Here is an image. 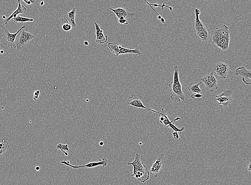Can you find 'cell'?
I'll use <instances>...</instances> for the list:
<instances>
[{"instance_id":"cell-1","label":"cell","mask_w":251,"mask_h":185,"mask_svg":"<svg viewBox=\"0 0 251 185\" xmlns=\"http://www.w3.org/2000/svg\"><path fill=\"white\" fill-rule=\"evenodd\" d=\"M196 19L193 23V28L196 38L202 43H207L211 38V33L205 24L200 20L199 16L201 11L198 8L194 9Z\"/></svg>"},{"instance_id":"cell-2","label":"cell","mask_w":251,"mask_h":185,"mask_svg":"<svg viewBox=\"0 0 251 185\" xmlns=\"http://www.w3.org/2000/svg\"><path fill=\"white\" fill-rule=\"evenodd\" d=\"M168 87L172 100L176 103L179 102L181 101H185V97L182 90V86L179 80L177 65L174 67L173 81L169 84Z\"/></svg>"},{"instance_id":"cell-3","label":"cell","mask_w":251,"mask_h":185,"mask_svg":"<svg viewBox=\"0 0 251 185\" xmlns=\"http://www.w3.org/2000/svg\"><path fill=\"white\" fill-rule=\"evenodd\" d=\"M128 165H132L133 167L131 177H134L138 181L143 183L149 178V172L147 166L141 162V155L136 154L135 160L132 162H128Z\"/></svg>"},{"instance_id":"cell-4","label":"cell","mask_w":251,"mask_h":185,"mask_svg":"<svg viewBox=\"0 0 251 185\" xmlns=\"http://www.w3.org/2000/svg\"><path fill=\"white\" fill-rule=\"evenodd\" d=\"M25 26H24L14 34L11 33L8 30L6 29L1 36L0 44L1 48L4 49H8L11 48L15 49L17 48L16 37L20 31L25 29Z\"/></svg>"},{"instance_id":"cell-5","label":"cell","mask_w":251,"mask_h":185,"mask_svg":"<svg viewBox=\"0 0 251 185\" xmlns=\"http://www.w3.org/2000/svg\"><path fill=\"white\" fill-rule=\"evenodd\" d=\"M107 46L111 52L117 57L122 54H136L137 56H140L142 54L140 50L138 48L129 49L123 47L115 41L108 43Z\"/></svg>"},{"instance_id":"cell-6","label":"cell","mask_w":251,"mask_h":185,"mask_svg":"<svg viewBox=\"0 0 251 185\" xmlns=\"http://www.w3.org/2000/svg\"><path fill=\"white\" fill-rule=\"evenodd\" d=\"M165 163L164 154H161L158 156L155 162L153 164L150 169L151 175L156 178L162 175Z\"/></svg>"},{"instance_id":"cell-7","label":"cell","mask_w":251,"mask_h":185,"mask_svg":"<svg viewBox=\"0 0 251 185\" xmlns=\"http://www.w3.org/2000/svg\"><path fill=\"white\" fill-rule=\"evenodd\" d=\"M225 38H230L229 29L226 25L216 28L211 34L210 41L212 43Z\"/></svg>"},{"instance_id":"cell-8","label":"cell","mask_w":251,"mask_h":185,"mask_svg":"<svg viewBox=\"0 0 251 185\" xmlns=\"http://www.w3.org/2000/svg\"><path fill=\"white\" fill-rule=\"evenodd\" d=\"M200 80L202 82L204 83L205 89L207 91L212 92L218 88L217 80L213 72L205 75L203 78H201Z\"/></svg>"},{"instance_id":"cell-9","label":"cell","mask_w":251,"mask_h":185,"mask_svg":"<svg viewBox=\"0 0 251 185\" xmlns=\"http://www.w3.org/2000/svg\"><path fill=\"white\" fill-rule=\"evenodd\" d=\"M127 103L128 105L138 108L147 109L154 113L159 114L160 112L153 109L148 108L143 104L142 102V97L139 94H133L128 98L127 100Z\"/></svg>"},{"instance_id":"cell-10","label":"cell","mask_w":251,"mask_h":185,"mask_svg":"<svg viewBox=\"0 0 251 185\" xmlns=\"http://www.w3.org/2000/svg\"><path fill=\"white\" fill-rule=\"evenodd\" d=\"M35 37L31 33L22 30L20 37L16 43V47L18 50H22Z\"/></svg>"},{"instance_id":"cell-11","label":"cell","mask_w":251,"mask_h":185,"mask_svg":"<svg viewBox=\"0 0 251 185\" xmlns=\"http://www.w3.org/2000/svg\"><path fill=\"white\" fill-rule=\"evenodd\" d=\"M233 91L231 89L226 90L222 93L216 96V100L218 104L226 107L231 105L232 101Z\"/></svg>"},{"instance_id":"cell-12","label":"cell","mask_w":251,"mask_h":185,"mask_svg":"<svg viewBox=\"0 0 251 185\" xmlns=\"http://www.w3.org/2000/svg\"><path fill=\"white\" fill-rule=\"evenodd\" d=\"M61 163L64 164L67 166L72 167L74 169H76L79 168H82L83 167H87V168H93V167H96L99 165H102L103 167H105L107 166L108 163V160L107 158H104L102 160H99V162H93L91 163H88L84 165H81V166H77V165H71L69 161H62L61 162Z\"/></svg>"},{"instance_id":"cell-13","label":"cell","mask_w":251,"mask_h":185,"mask_svg":"<svg viewBox=\"0 0 251 185\" xmlns=\"http://www.w3.org/2000/svg\"><path fill=\"white\" fill-rule=\"evenodd\" d=\"M109 9L113 12L118 19H126L134 17L135 13L127 8H119L113 9L110 8Z\"/></svg>"},{"instance_id":"cell-14","label":"cell","mask_w":251,"mask_h":185,"mask_svg":"<svg viewBox=\"0 0 251 185\" xmlns=\"http://www.w3.org/2000/svg\"><path fill=\"white\" fill-rule=\"evenodd\" d=\"M229 66L224 63L219 62L215 64L213 71L216 73L220 79L225 80L227 76L229 71Z\"/></svg>"},{"instance_id":"cell-15","label":"cell","mask_w":251,"mask_h":185,"mask_svg":"<svg viewBox=\"0 0 251 185\" xmlns=\"http://www.w3.org/2000/svg\"><path fill=\"white\" fill-rule=\"evenodd\" d=\"M251 72L250 70H247L244 67H240L236 69L235 74L236 76L242 77V81L245 84L250 85Z\"/></svg>"},{"instance_id":"cell-16","label":"cell","mask_w":251,"mask_h":185,"mask_svg":"<svg viewBox=\"0 0 251 185\" xmlns=\"http://www.w3.org/2000/svg\"><path fill=\"white\" fill-rule=\"evenodd\" d=\"M96 29V38L95 41L99 44H103L107 42L108 37L104 34L103 30L101 29L100 27L96 22H94Z\"/></svg>"},{"instance_id":"cell-17","label":"cell","mask_w":251,"mask_h":185,"mask_svg":"<svg viewBox=\"0 0 251 185\" xmlns=\"http://www.w3.org/2000/svg\"><path fill=\"white\" fill-rule=\"evenodd\" d=\"M17 2L18 3V5L17 9L14 11L11 15L5 20L4 23L6 25L8 24L11 19L15 18L18 14H25L26 12V8L25 6L21 4L20 1L18 0L17 1Z\"/></svg>"},{"instance_id":"cell-18","label":"cell","mask_w":251,"mask_h":185,"mask_svg":"<svg viewBox=\"0 0 251 185\" xmlns=\"http://www.w3.org/2000/svg\"><path fill=\"white\" fill-rule=\"evenodd\" d=\"M159 114V117H160V123L163 124L164 126H166L167 128H168L169 126L173 122L181 120L180 117H177L174 120L170 121L167 116L166 112H165V109L163 108L162 109L161 112H160V114Z\"/></svg>"},{"instance_id":"cell-19","label":"cell","mask_w":251,"mask_h":185,"mask_svg":"<svg viewBox=\"0 0 251 185\" xmlns=\"http://www.w3.org/2000/svg\"><path fill=\"white\" fill-rule=\"evenodd\" d=\"M76 8L74 7L71 10L69 11L67 14L64 16V18L67 19L71 24L72 28H75L77 27V24L75 22V17L76 15Z\"/></svg>"},{"instance_id":"cell-20","label":"cell","mask_w":251,"mask_h":185,"mask_svg":"<svg viewBox=\"0 0 251 185\" xmlns=\"http://www.w3.org/2000/svg\"><path fill=\"white\" fill-rule=\"evenodd\" d=\"M202 83V82L201 81L199 83L194 82L191 83L188 87V91L194 93L200 94L202 92V90L199 88V85Z\"/></svg>"},{"instance_id":"cell-21","label":"cell","mask_w":251,"mask_h":185,"mask_svg":"<svg viewBox=\"0 0 251 185\" xmlns=\"http://www.w3.org/2000/svg\"><path fill=\"white\" fill-rule=\"evenodd\" d=\"M61 24L62 29L66 32H69L72 29V27L67 19L62 18L61 19Z\"/></svg>"},{"instance_id":"cell-22","label":"cell","mask_w":251,"mask_h":185,"mask_svg":"<svg viewBox=\"0 0 251 185\" xmlns=\"http://www.w3.org/2000/svg\"><path fill=\"white\" fill-rule=\"evenodd\" d=\"M14 22L15 24L18 23H25L27 22H32L34 21V19L32 18H29L28 17H21L18 16L15 18H13Z\"/></svg>"},{"instance_id":"cell-23","label":"cell","mask_w":251,"mask_h":185,"mask_svg":"<svg viewBox=\"0 0 251 185\" xmlns=\"http://www.w3.org/2000/svg\"><path fill=\"white\" fill-rule=\"evenodd\" d=\"M56 147H57V149H60L66 156H68V153L66 152V151H69L68 145L67 144H63L61 143H59Z\"/></svg>"},{"instance_id":"cell-24","label":"cell","mask_w":251,"mask_h":185,"mask_svg":"<svg viewBox=\"0 0 251 185\" xmlns=\"http://www.w3.org/2000/svg\"><path fill=\"white\" fill-rule=\"evenodd\" d=\"M9 145L8 142L4 139H0V149H3L6 152L8 150Z\"/></svg>"},{"instance_id":"cell-25","label":"cell","mask_w":251,"mask_h":185,"mask_svg":"<svg viewBox=\"0 0 251 185\" xmlns=\"http://www.w3.org/2000/svg\"><path fill=\"white\" fill-rule=\"evenodd\" d=\"M145 1V2H146V4H147H147H148L149 5H151L152 6H154V7H162V9H163V7H165L168 8L170 9V11H172V10L173 8H172V7H171V6H169L165 5V3H163V4H162V5L161 6V5H158L157 4H150V3H149V2H148L147 1Z\"/></svg>"},{"instance_id":"cell-26","label":"cell","mask_w":251,"mask_h":185,"mask_svg":"<svg viewBox=\"0 0 251 185\" xmlns=\"http://www.w3.org/2000/svg\"><path fill=\"white\" fill-rule=\"evenodd\" d=\"M246 163V173L247 174H249L251 172V160L249 159L248 160H247Z\"/></svg>"},{"instance_id":"cell-27","label":"cell","mask_w":251,"mask_h":185,"mask_svg":"<svg viewBox=\"0 0 251 185\" xmlns=\"http://www.w3.org/2000/svg\"><path fill=\"white\" fill-rule=\"evenodd\" d=\"M203 97V95L199 93H195L194 94H191V99H194L196 98H200Z\"/></svg>"},{"instance_id":"cell-28","label":"cell","mask_w":251,"mask_h":185,"mask_svg":"<svg viewBox=\"0 0 251 185\" xmlns=\"http://www.w3.org/2000/svg\"><path fill=\"white\" fill-rule=\"evenodd\" d=\"M40 94V92L39 90H37V91H35L34 93L33 99L35 101L37 100L39 98Z\"/></svg>"},{"instance_id":"cell-29","label":"cell","mask_w":251,"mask_h":185,"mask_svg":"<svg viewBox=\"0 0 251 185\" xmlns=\"http://www.w3.org/2000/svg\"><path fill=\"white\" fill-rule=\"evenodd\" d=\"M118 22L120 24H123L126 25L128 24V21L126 19H118Z\"/></svg>"},{"instance_id":"cell-30","label":"cell","mask_w":251,"mask_h":185,"mask_svg":"<svg viewBox=\"0 0 251 185\" xmlns=\"http://www.w3.org/2000/svg\"><path fill=\"white\" fill-rule=\"evenodd\" d=\"M172 135L174 139L176 140H178L179 139V136L177 132L174 131L172 133Z\"/></svg>"},{"instance_id":"cell-31","label":"cell","mask_w":251,"mask_h":185,"mask_svg":"<svg viewBox=\"0 0 251 185\" xmlns=\"http://www.w3.org/2000/svg\"><path fill=\"white\" fill-rule=\"evenodd\" d=\"M147 4H148V5H149V6H150V7L151 8V9H152L154 11V12H155L157 14V15L158 16V17H157L158 19V20H160L162 18L161 16V15H159V14L158 13L156 12V11L154 9V8L152 7V6L150 5H149L148 4H147Z\"/></svg>"},{"instance_id":"cell-32","label":"cell","mask_w":251,"mask_h":185,"mask_svg":"<svg viewBox=\"0 0 251 185\" xmlns=\"http://www.w3.org/2000/svg\"><path fill=\"white\" fill-rule=\"evenodd\" d=\"M22 1L25 2V4H26L28 6L32 4H34L35 2V1H30V0H29V1H25V0H22Z\"/></svg>"},{"instance_id":"cell-33","label":"cell","mask_w":251,"mask_h":185,"mask_svg":"<svg viewBox=\"0 0 251 185\" xmlns=\"http://www.w3.org/2000/svg\"><path fill=\"white\" fill-rule=\"evenodd\" d=\"M5 151L3 150V149H0V155H2L6 153Z\"/></svg>"},{"instance_id":"cell-34","label":"cell","mask_w":251,"mask_h":185,"mask_svg":"<svg viewBox=\"0 0 251 185\" xmlns=\"http://www.w3.org/2000/svg\"><path fill=\"white\" fill-rule=\"evenodd\" d=\"M160 21L161 22L162 24H165V19L163 18H162V19H161Z\"/></svg>"},{"instance_id":"cell-35","label":"cell","mask_w":251,"mask_h":185,"mask_svg":"<svg viewBox=\"0 0 251 185\" xmlns=\"http://www.w3.org/2000/svg\"><path fill=\"white\" fill-rule=\"evenodd\" d=\"M84 44L85 46H88L89 45V43L87 41H85L84 42Z\"/></svg>"},{"instance_id":"cell-36","label":"cell","mask_w":251,"mask_h":185,"mask_svg":"<svg viewBox=\"0 0 251 185\" xmlns=\"http://www.w3.org/2000/svg\"><path fill=\"white\" fill-rule=\"evenodd\" d=\"M104 144V142H102V141H101V142H100L99 143L100 145V146H103Z\"/></svg>"},{"instance_id":"cell-37","label":"cell","mask_w":251,"mask_h":185,"mask_svg":"<svg viewBox=\"0 0 251 185\" xmlns=\"http://www.w3.org/2000/svg\"><path fill=\"white\" fill-rule=\"evenodd\" d=\"M40 169V167L39 166H37L36 167V168H35V170H37V171L39 170Z\"/></svg>"},{"instance_id":"cell-38","label":"cell","mask_w":251,"mask_h":185,"mask_svg":"<svg viewBox=\"0 0 251 185\" xmlns=\"http://www.w3.org/2000/svg\"><path fill=\"white\" fill-rule=\"evenodd\" d=\"M44 1H41V3H40V5H41V6H43L44 5Z\"/></svg>"},{"instance_id":"cell-39","label":"cell","mask_w":251,"mask_h":185,"mask_svg":"<svg viewBox=\"0 0 251 185\" xmlns=\"http://www.w3.org/2000/svg\"><path fill=\"white\" fill-rule=\"evenodd\" d=\"M0 53H1V54H3L4 53V51H3V50H1L0 51Z\"/></svg>"},{"instance_id":"cell-40","label":"cell","mask_w":251,"mask_h":185,"mask_svg":"<svg viewBox=\"0 0 251 185\" xmlns=\"http://www.w3.org/2000/svg\"><path fill=\"white\" fill-rule=\"evenodd\" d=\"M2 18L3 19H4V20H5V19L6 18V16L4 15H3L2 16Z\"/></svg>"},{"instance_id":"cell-41","label":"cell","mask_w":251,"mask_h":185,"mask_svg":"<svg viewBox=\"0 0 251 185\" xmlns=\"http://www.w3.org/2000/svg\"><path fill=\"white\" fill-rule=\"evenodd\" d=\"M139 144L140 145H142V143L141 142H140Z\"/></svg>"}]
</instances>
